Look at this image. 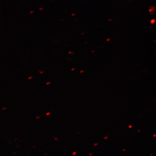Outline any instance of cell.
<instances>
[{"label": "cell", "mask_w": 156, "mask_h": 156, "mask_svg": "<svg viewBox=\"0 0 156 156\" xmlns=\"http://www.w3.org/2000/svg\"><path fill=\"white\" fill-rule=\"evenodd\" d=\"M6 109V107H4V108H3L2 110H4L5 109Z\"/></svg>", "instance_id": "cell-5"}, {"label": "cell", "mask_w": 156, "mask_h": 156, "mask_svg": "<svg viewBox=\"0 0 156 156\" xmlns=\"http://www.w3.org/2000/svg\"><path fill=\"white\" fill-rule=\"evenodd\" d=\"M43 9V8H40V10H42Z\"/></svg>", "instance_id": "cell-8"}, {"label": "cell", "mask_w": 156, "mask_h": 156, "mask_svg": "<svg viewBox=\"0 0 156 156\" xmlns=\"http://www.w3.org/2000/svg\"><path fill=\"white\" fill-rule=\"evenodd\" d=\"M18 146H19V145H18L17 146V147H18Z\"/></svg>", "instance_id": "cell-12"}, {"label": "cell", "mask_w": 156, "mask_h": 156, "mask_svg": "<svg viewBox=\"0 0 156 156\" xmlns=\"http://www.w3.org/2000/svg\"><path fill=\"white\" fill-rule=\"evenodd\" d=\"M50 114H51V113H50V112H48V113H47L46 114V115H47V116H48V115H49Z\"/></svg>", "instance_id": "cell-1"}, {"label": "cell", "mask_w": 156, "mask_h": 156, "mask_svg": "<svg viewBox=\"0 0 156 156\" xmlns=\"http://www.w3.org/2000/svg\"><path fill=\"white\" fill-rule=\"evenodd\" d=\"M43 73V72H42V73Z\"/></svg>", "instance_id": "cell-14"}, {"label": "cell", "mask_w": 156, "mask_h": 156, "mask_svg": "<svg viewBox=\"0 0 156 156\" xmlns=\"http://www.w3.org/2000/svg\"><path fill=\"white\" fill-rule=\"evenodd\" d=\"M18 140L17 139H16V140H15V141H16Z\"/></svg>", "instance_id": "cell-11"}, {"label": "cell", "mask_w": 156, "mask_h": 156, "mask_svg": "<svg viewBox=\"0 0 156 156\" xmlns=\"http://www.w3.org/2000/svg\"><path fill=\"white\" fill-rule=\"evenodd\" d=\"M32 78V77H30V78H28V79H31Z\"/></svg>", "instance_id": "cell-7"}, {"label": "cell", "mask_w": 156, "mask_h": 156, "mask_svg": "<svg viewBox=\"0 0 156 156\" xmlns=\"http://www.w3.org/2000/svg\"><path fill=\"white\" fill-rule=\"evenodd\" d=\"M36 146H34L33 147V148H34V147H36Z\"/></svg>", "instance_id": "cell-10"}, {"label": "cell", "mask_w": 156, "mask_h": 156, "mask_svg": "<svg viewBox=\"0 0 156 156\" xmlns=\"http://www.w3.org/2000/svg\"><path fill=\"white\" fill-rule=\"evenodd\" d=\"M22 141H20V142H21Z\"/></svg>", "instance_id": "cell-13"}, {"label": "cell", "mask_w": 156, "mask_h": 156, "mask_svg": "<svg viewBox=\"0 0 156 156\" xmlns=\"http://www.w3.org/2000/svg\"><path fill=\"white\" fill-rule=\"evenodd\" d=\"M76 152H74L73 154V155H75V154H76Z\"/></svg>", "instance_id": "cell-2"}, {"label": "cell", "mask_w": 156, "mask_h": 156, "mask_svg": "<svg viewBox=\"0 0 156 156\" xmlns=\"http://www.w3.org/2000/svg\"><path fill=\"white\" fill-rule=\"evenodd\" d=\"M58 139V138H54V140H57Z\"/></svg>", "instance_id": "cell-6"}, {"label": "cell", "mask_w": 156, "mask_h": 156, "mask_svg": "<svg viewBox=\"0 0 156 156\" xmlns=\"http://www.w3.org/2000/svg\"><path fill=\"white\" fill-rule=\"evenodd\" d=\"M50 82H48V83H46V85H49L50 84Z\"/></svg>", "instance_id": "cell-3"}, {"label": "cell", "mask_w": 156, "mask_h": 156, "mask_svg": "<svg viewBox=\"0 0 156 156\" xmlns=\"http://www.w3.org/2000/svg\"><path fill=\"white\" fill-rule=\"evenodd\" d=\"M34 12V11H31V12H30V13Z\"/></svg>", "instance_id": "cell-9"}, {"label": "cell", "mask_w": 156, "mask_h": 156, "mask_svg": "<svg viewBox=\"0 0 156 156\" xmlns=\"http://www.w3.org/2000/svg\"><path fill=\"white\" fill-rule=\"evenodd\" d=\"M47 154H44V155H46Z\"/></svg>", "instance_id": "cell-15"}, {"label": "cell", "mask_w": 156, "mask_h": 156, "mask_svg": "<svg viewBox=\"0 0 156 156\" xmlns=\"http://www.w3.org/2000/svg\"><path fill=\"white\" fill-rule=\"evenodd\" d=\"M40 116H37L36 117V119H38V118H40Z\"/></svg>", "instance_id": "cell-4"}]
</instances>
